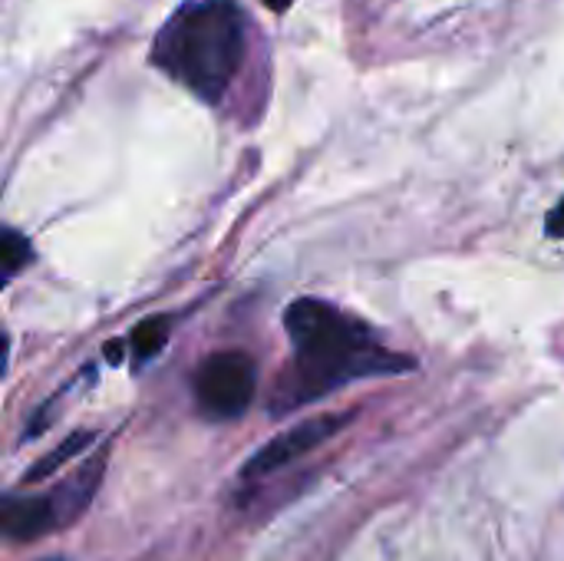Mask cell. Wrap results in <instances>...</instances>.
I'll list each match as a JSON object with an SVG mask.
<instances>
[{"mask_svg": "<svg viewBox=\"0 0 564 561\" xmlns=\"http://www.w3.org/2000/svg\"><path fill=\"white\" fill-rule=\"evenodd\" d=\"M258 390V367L241 350L212 354L195 374V403L208 420L241 417Z\"/></svg>", "mask_w": 564, "mask_h": 561, "instance_id": "3", "label": "cell"}, {"mask_svg": "<svg viewBox=\"0 0 564 561\" xmlns=\"http://www.w3.org/2000/svg\"><path fill=\"white\" fill-rule=\"evenodd\" d=\"M93 440H96V433H89V430L66 436V440H63V443H59L53 453H46V456H43V460H40V463L30 470V473H23V483H40V479H46V476H50L53 470H59L66 460H73L76 453H83V450H86Z\"/></svg>", "mask_w": 564, "mask_h": 561, "instance_id": "7", "label": "cell"}, {"mask_svg": "<svg viewBox=\"0 0 564 561\" xmlns=\"http://www.w3.org/2000/svg\"><path fill=\"white\" fill-rule=\"evenodd\" d=\"M261 3H268V7H271L274 13H284V10H288V7H291L294 0H261Z\"/></svg>", "mask_w": 564, "mask_h": 561, "instance_id": "11", "label": "cell"}, {"mask_svg": "<svg viewBox=\"0 0 564 561\" xmlns=\"http://www.w3.org/2000/svg\"><path fill=\"white\" fill-rule=\"evenodd\" d=\"M43 561H63V559H43Z\"/></svg>", "mask_w": 564, "mask_h": 561, "instance_id": "12", "label": "cell"}, {"mask_svg": "<svg viewBox=\"0 0 564 561\" xmlns=\"http://www.w3.org/2000/svg\"><path fill=\"white\" fill-rule=\"evenodd\" d=\"M102 354L109 357V364H119V360H122V344H119V341H109Z\"/></svg>", "mask_w": 564, "mask_h": 561, "instance_id": "10", "label": "cell"}, {"mask_svg": "<svg viewBox=\"0 0 564 561\" xmlns=\"http://www.w3.org/2000/svg\"><path fill=\"white\" fill-rule=\"evenodd\" d=\"M102 470H106V450L96 453L93 460H86L76 473H69L66 479H59V483L46 493V503H50V509H53L56 529H66L73 519H79V516L86 513V506L93 503V496H96V489H99Z\"/></svg>", "mask_w": 564, "mask_h": 561, "instance_id": "5", "label": "cell"}, {"mask_svg": "<svg viewBox=\"0 0 564 561\" xmlns=\"http://www.w3.org/2000/svg\"><path fill=\"white\" fill-rule=\"evenodd\" d=\"M0 238H3V241H0V265H3V278L10 281L20 268H26V261L33 258V248H30V241H26L20 231H13V228H3Z\"/></svg>", "mask_w": 564, "mask_h": 561, "instance_id": "8", "label": "cell"}, {"mask_svg": "<svg viewBox=\"0 0 564 561\" xmlns=\"http://www.w3.org/2000/svg\"><path fill=\"white\" fill-rule=\"evenodd\" d=\"M245 56V17L231 0H185L159 30L152 63L205 103H218Z\"/></svg>", "mask_w": 564, "mask_h": 561, "instance_id": "2", "label": "cell"}, {"mask_svg": "<svg viewBox=\"0 0 564 561\" xmlns=\"http://www.w3.org/2000/svg\"><path fill=\"white\" fill-rule=\"evenodd\" d=\"M354 420V413H321V417H311L291 430H284L281 436H274L268 446H261L241 470L245 479H261V476H271L291 463H297L301 456L314 453L317 446H324L330 436H337L347 423Z\"/></svg>", "mask_w": 564, "mask_h": 561, "instance_id": "4", "label": "cell"}, {"mask_svg": "<svg viewBox=\"0 0 564 561\" xmlns=\"http://www.w3.org/2000/svg\"><path fill=\"white\" fill-rule=\"evenodd\" d=\"M169 331H172V321H169V317H145V321L132 331V337H129L132 357H135L139 364L159 357L162 347L169 344Z\"/></svg>", "mask_w": 564, "mask_h": 561, "instance_id": "6", "label": "cell"}, {"mask_svg": "<svg viewBox=\"0 0 564 561\" xmlns=\"http://www.w3.org/2000/svg\"><path fill=\"white\" fill-rule=\"evenodd\" d=\"M284 327L294 341V360L274 380L268 400L274 417L307 407L354 380L393 377L416 367L413 357L387 350L364 321L317 298L294 301L284 311Z\"/></svg>", "mask_w": 564, "mask_h": 561, "instance_id": "1", "label": "cell"}, {"mask_svg": "<svg viewBox=\"0 0 564 561\" xmlns=\"http://www.w3.org/2000/svg\"><path fill=\"white\" fill-rule=\"evenodd\" d=\"M545 235L549 238H555V241H562L564 238V198L549 212V222H545Z\"/></svg>", "mask_w": 564, "mask_h": 561, "instance_id": "9", "label": "cell"}]
</instances>
